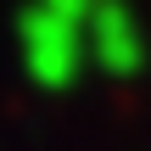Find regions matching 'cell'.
Listing matches in <instances>:
<instances>
[{
    "label": "cell",
    "mask_w": 151,
    "mask_h": 151,
    "mask_svg": "<svg viewBox=\"0 0 151 151\" xmlns=\"http://www.w3.org/2000/svg\"><path fill=\"white\" fill-rule=\"evenodd\" d=\"M101 34H106V39H101V45H106V56H101L106 67H118V73H123V67H134V62H140V39H129V28H123L112 11L101 17Z\"/></svg>",
    "instance_id": "cell-2"
},
{
    "label": "cell",
    "mask_w": 151,
    "mask_h": 151,
    "mask_svg": "<svg viewBox=\"0 0 151 151\" xmlns=\"http://www.w3.org/2000/svg\"><path fill=\"white\" fill-rule=\"evenodd\" d=\"M84 0H45V39H34V73L45 84H67V73L78 67V45H73V22L84 17L78 11Z\"/></svg>",
    "instance_id": "cell-1"
}]
</instances>
